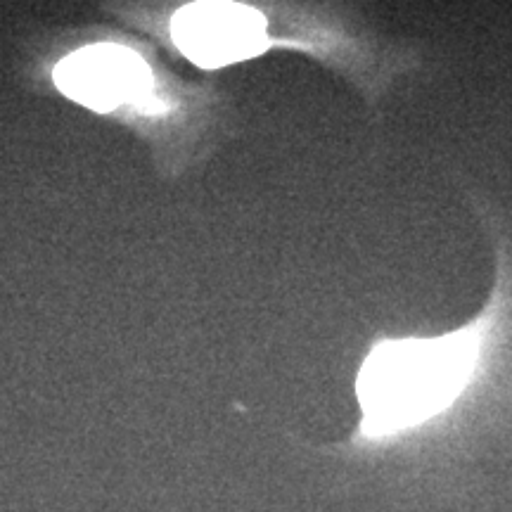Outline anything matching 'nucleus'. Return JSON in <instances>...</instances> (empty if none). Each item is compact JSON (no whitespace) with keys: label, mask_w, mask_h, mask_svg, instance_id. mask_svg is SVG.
Wrapping results in <instances>:
<instances>
[{"label":"nucleus","mask_w":512,"mask_h":512,"mask_svg":"<svg viewBox=\"0 0 512 512\" xmlns=\"http://www.w3.org/2000/svg\"><path fill=\"white\" fill-rule=\"evenodd\" d=\"M503 309V266L475 318L434 337H380L356 375V441L380 444L451 411L482 373Z\"/></svg>","instance_id":"nucleus-1"},{"label":"nucleus","mask_w":512,"mask_h":512,"mask_svg":"<svg viewBox=\"0 0 512 512\" xmlns=\"http://www.w3.org/2000/svg\"><path fill=\"white\" fill-rule=\"evenodd\" d=\"M171 36L197 67L219 69L252 60L268 48L266 19L240 3H192L176 12Z\"/></svg>","instance_id":"nucleus-2"},{"label":"nucleus","mask_w":512,"mask_h":512,"mask_svg":"<svg viewBox=\"0 0 512 512\" xmlns=\"http://www.w3.org/2000/svg\"><path fill=\"white\" fill-rule=\"evenodd\" d=\"M55 83L67 98L110 112L121 102H143L150 91V72L133 50L91 46L57 64Z\"/></svg>","instance_id":"nucleus-3"}]
</instances>
